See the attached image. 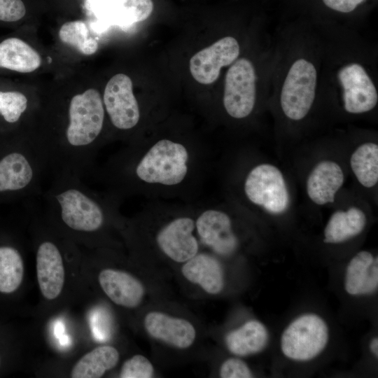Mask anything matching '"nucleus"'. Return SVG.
Segmentation results:
<instances>
[{"instance_id":"f257e3e1","label":"nucleus","mask_w":378,"mask_h":378,"mask_svg":"<svg viewBox=\"0 0 378 378\" xmlns=\"http://www.w3.org/2000/svg\"><path fill=\"white\" fill-rule=\"evenodd\" d=\"M30 134L52 174L82 177L111 139L102 90L88 74L68 73L42 88Z\"/></svg>"},{"instance_id":"f03ea898","label":"nucleus","mask_w":378,"mask_h":378,"mask_svg":"<svg viewBox=\"0 0 378 378\" xmlns=\"http://www.w3.org/2000/svg\"><path fill=\"white\" fill-rule=\"evenodd\" d=\"M203 148L183 141L161 137L137 140L111 156L98 178L121 198L183 197L200 180L204 169Z\"/></svg>"},{"instance_id":"7ed1b4c3","label":"nucleus","mask_w":378,"mask_h":378,"mask_svg":"<svg viewBox=\"0 0 378 378\" xmlns=\"http://www.w3.org/2000/svg\"><path fill=\"white\" fill-rule=\"evenodd\" d=\"M46 207L52 218L70 232L92 234L115 216L122 198L106 190L97 192L88 188L81 177L67 172L53 174L52 181L44 194Z\"/></svg>"},{"instance_id":"20e7f679","label":"nucleus","mask_w":378,"mask_h":378,"mask_svg":"<svg viewBox=\"0 0 378 378\" xmlns=\"http://www.w3.org/2000/svg\"><path fill=\"white\" fill-rule=\"evenodd\" d=\"M47 170L28 128L0 134V202L37 195Z\"/></svg>"},{"instance_id":"39448f33","label":"nucleus","mask_w":378,"mask_h":378,"mask_svg":"<svg viewBox=\"0 0 378 378\" xmlns=\"http://www.w3.org/2000/svg\"><path fill=\"white\" fill-rule=\"evenodd\" d=\"M102 95L111 139L134 142L141 111L131 77L122 72L113 75L106 83Z\"/></svg>"},{"instance_id":"423d86ee","label":"nucleus","mask_w":378,"mask_h":378,"mask_svg":"<svg viewBox=\"0 0 378 378\" xmlns=\"http://www.w3.org/2000/svg\"><path fill=\"white\" fill-rule=\"evenodd\" d=\"M41 97V86L0 76V134L28 128Z\"/></svg>"},{"instance_id":"0eeeda50","label":"nucleus","mask_w":378,"mask_h":378,"mask_svg":"<svg viewBox=\"0 0 378 378\" xmlns=\"http://www.w3.org/2000/svg\"><path fill=\"white\" fill-rule=\"evenodd\" d=\"M242 191L246 200L272 214L285 212L290 204V195L281 171L270 163H260L245 175Z\"/></svg>"},{"instance_id":"6e6552de","label":"nucleus","mask_w":378,"mask_h":378,"mask_svg":"<svg viewBox=\"0 0 378 378\" xmlns=\"http://www.w3.org/2000/svg\"><path fill=\"white\" fill-rule=\"evenodd\" d=\"M23 28L0 37V76H36L57 64Z\"/></svg>"},{"instance_id":"1a4fd4ad","label":"nucleus","mask_w":378,"mask_h":378,"mask_svg":"<svg viewBox=\"0 0 378 378\" xmlns=\"http://www.w3.org/2000/svg\"><path fill=\"white\" fill-rule=\"evenodd\" d=\"M329 329L315 314H305L294 319L284 330L281 349L290 360L306 362L316 358L326 347Z\"/></svg>"},{"instance_id":"9d476101","label":"nucleus","mask_w":378,"mask_h":378,"mask_svg":"<svg viewBox=\"0 0 378 378\" xmlns=\"http://www.w3.org/2000/svg\"><path fill=\"white\" fill-rule=\"evenodd\" d=\"M317 72L314 65L301 58L290 67L280 95L284 115L292 120L303 119L311 109L315 98Z\"/></svg>"},{"instance_id":"9b49d317","label":"nucleus","mask_w":378,"mask_h":378,"mask_svg":"<svg viewBox=\"0 0 378 378\" xmlns=\"http://www.w3.org/2000/svg\"><path fill=\"white\" fill-rule=\"evenodd\" d=\"M256 76L252 62L246 58L237 60L228 69L225 80L223 106L234 119L251 115L256 100Z\"/></svg>"},{"instance_id":"f8f14e48","label":"nucleus","mask_w":378,"mask_h":378,"mask_svg":"<svg viewBox=\"0 0 378 378\" xmlns=\"http://www.w3.org/2000/svg\"><path fill=\"white\" fill-rule=\"evenodd\" d=\"M195 216L191 211H181L172 217L157 232L159 249L176 262H185L199 252L200 243L194 231Z\"/></svg>"},{"instance_id":"ddd939ff","label":"nucleus","mask_w":378,"mask_h":378,"mask_svg":"<svg viewBox=\"0 0 378 378\" xmlns=\"http://www.w3.org/2000/svg\"><path fill=\"white\" fill-rule=\"evenodd\" d=\"M195 216V230L202 244L221 256L234 253L239 244L227 212L217 206H204Z\"/></svg>"},{"instance_id":"4468645a","label":"nucleus","mask_w":378,"mask_h":378,"mask_svg":"<svg viewBox=\"0 0 378 378\" xmlns=\"http://www.w3.org/2000/svg\"><path fill=\"white\" fill-rule=\"evenodd\" d=\"M239 52V45L235 38H221L190 58V74L198 83L203 85L211 84L218 79L221 68L233 63Z\"/></svg>"},{"instance_id":"2eb2a0df","label":"nucleus","mask_w":378,"mask_h":378,"mask_svg":"<svg viewBox=\"0 0 378 378\" xmlns=\"http://www.w3.org/2000/svg\"><path fill=\"white\" fill-rule=\"evenodd\" d=\"M338 78L343 88L344 106L346 111L360 114L373 109L378 102L376 88L365 69L359 64L344 66Z\"/></svg>"},{"instance_id":"dca6fc26","label":"nucleus","mask_w":378,"mask_h":378,"mask_svg":"<svg viewBox=\"0 0 378 378\" xmlns=\"http://www.w3.org/2000/svg\"><path fill=\"white\" fill-rule=\"evenodd\" d=\"M36 276L41 292L48 300L61 293L64 284V267L59 246L50 239L41 240L36 250Z\"/></svg>"},{"instance_id":"f3484780","label":"nucleus","mask_w":378,"mask_h":378,"mask_svg":"<svg viewBox=\"0 0 378 378\" xmlns=\"http://www.w3.org/2000/svg\"><path fill=\"white\" fill-rule=\"evenodd\" d=\"M148 335L178 349H186L194 342L196 331L188 321L160 312L148 313L144 321Z\"/></svg>"},{"instance_id":"a211bd4d","label":"nucleus","mask_w":378,"mask_h":378,"mask_svg":"<svg viewBox=\"0 0 378 378\" xmlns=\"http://www.w3.org/2000/svg\"><path fill=\"white\" fill-rule=\"evenodd\" d=\"M344 182V172L337 162L330 160H321L313 167L307 176V196L316 205L323 206L332 203Z\"/></svg>"},{"instance_id":"6ab92c4d","label":"nucleus","mask_w":378,"mask_h":378,"mask_svg":"<svg viewBox=\"0 0 378 378\" xmlns=\"http://www.w3.org/2000/svg\"><path fill=\"white\" fill-rule=\"evenodd\" d=\"M99 283L105 294L116 304L134 308L140 304L145 288L132 274L113 269H105L99 274Z\"/></svg>"},{"instance_id":"aec40b11","label":"nucleus","mask_w":378,"mask_h":378,"mask_svg":"<svg viewBox=\"0 0 378 378\" xmlns=\"http://www.w3.org/2000/svg\"><path fill=\"white\" fill-rule=\"evenodd\" d=\"M378 287V258L360 251L349 260L344 276L346 292L354 296L370 295Z\"/></svg>"},{"instance_id":"412c9836","label":"nucleus","mask_w":378,"mask_h":378,"mask_svg":"<svg viewBox=\"0 0 378 378\" xmlns=\"http://www.w3.org/2000/svg\"><path fill=\"white\" fill-rule=\"evenodd\" d=\"M182 266L184 277L198 284L206 293L216 295L224 287V272L219 260L206 253H197Z\"/></svg>"},{"instance_id":"4be33fe9","label":"nucleus","mask_w":378,"mask_h":378,"mask_svg":"<svg viewBox=\"0 0 378 378\" xmlns=\"http://www.w3.org/2000/svg\"><path fill=\"white\" fill-rule=\"evenodd\" d=\"M56 36L62 48L81 58L92 56L99 50V41L87 20L75 19L64 22L57 29Z\"/></svg>"},{"instance_id":"5701e85b","label":"nucleus","mask_w":378,"mask_h":378,"mask_svg":"<svg viewBox=\"0 0 378 378\" xmlns=\"http://www.w3.org/2000/svg\"><path fill=\"white\" fill-rule=\"evenodd\" d=\"M269 342L265 326L257 320H251L229 332L225 337V345L237 356H248L261 352Z\"/></svg>"},{"instance_id":"b1692460","label":"nucleus","mask_w":378,"mask_h":378,"mask_svg":"<svg viewBox=\"0 0 378 378\" xmlns=\"http://www.w3.org/2000/svg\"><path fill=\"white\" fill-rule=\"evenodd\" d=\"M366 223V215L359 207L351 206L346 210L337 211L330 216L325 227L323 241L343 243L360 234Z\"/></svg>"},{"instance_id":"393cba45","label":"nucleus","mask_w":378,"mask_h":378,"mask_svg":"<svg viewBox=\"0 0 378 378\" xmlns=\"http://www.w3.org/2000/svg\"><path fill=\"white\" fill-rule=\"evenodd\" d=\"M102 16L122 25H132L148 18L154 9L153 0H98Z\"/></svg>"},{"instance_id":"a878e982","label":"nucleus","mask_w":378,"mask_h":378,"mask_svg":"<svg viewBox=\"0 0 378 378\" xmlns=\"http://www.w3.org/2000/svg\"><path fill=\"white\" fill-rule=\"evenodd\" d=\"M119 360L118 350L111 346H99L83 356L71 370V378H99L113 368Z\"/></svg>"},{"instance_id":"bb28decb","label":"nucleus","mask_w":378,"mask_h":378,"mask_svg":"<svg viewBox=\"0 0 378 378\" xmlns=\"http://www.w3.org/2000/svg\"><path fill=\"white\" fill-rule=\"evenodd\" d=\"M47 8L44 0H0V27H22Z\"/></svg>"},{"instance_id":"cd10ccee","label":"nucleus","mask_w":378,"mask_h":378,"mask_svg":"<svg viewBox=\"0 0 378 378\" xmlns=\"http://www.w3.org/2000/svg\"><path fill=\"white\" fill-rule=\"evenodd\" d=\"M350 167L360 185L367 188L378 182V146L366 142L358 146L350 158Z\"/></svg>"},{"instance_id":"c85d7f7f","label":"nucleus","mask_w":378,"mask_h":378,"mask_svg":"<svg viewBox=\"0 0 378 378\" xmlns=\"http://www.w3.org/2000/svg\"><path fill=\"white\" fill-rule=\"evenodd\" d=\"M24 267L19 250L10 244H0V293L16 291L24 278Z\"/></svg>"},{"instance_id":"c756f323","label":"nucleus","mask_w":378,"mask_h":378,"mask_svg":"<svg viewBox=\"0 0 378 378\" xmlns=\"http://www.w3.org/2000/svg\"><path fill=\"white\" fill-rule=\"evenodd\" d=\"M154 368L149 360L144 356L135 355L126 360L121 368L120 378H150Z\"/></svg>"},{"instance_id":"7c9ffc66","label":"nucleus","mask_w":378,"mask_h":378,"mask_svg":"<svg viewBox=\"0 0 378 378\" xmlns=\"http://www.w3.org/2000/svg\"><path fill=\"white\" fill-rule=\"evenodd\" d=\"M220 377L222 378H250L253 373L248 365L237 358L225 360L220 368Z\"/></svg>"},{"instance_id":"2f4dec72","label":"nucleus","mask_w":378,"mask_h":378,"mask_svg":"<svg viewBox=\"0 0 378 378\" xmlns=\"http://www.w3.org/2000/svg\"><path fill=\"white\" fill-rule=\"evenodd\" d=\"M370 350L374 356H378V338L377 337L372 338L370 341Z\"/></svg>"},{"instance_id":"473e14b6","label":"nucleus","mask_w":378,"mask_h":378,"mask_svg":"<svg viewBox=\"0 0 378 378\" xmlns=\"http://www.w3.org/2000/svg\"><path fill=\"white\" fill-rule=\"evenodd\" d=\"M0 365H1V356H0Z\"/></svg>"}]
</instances>
